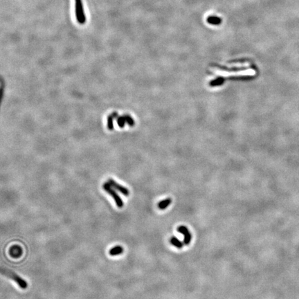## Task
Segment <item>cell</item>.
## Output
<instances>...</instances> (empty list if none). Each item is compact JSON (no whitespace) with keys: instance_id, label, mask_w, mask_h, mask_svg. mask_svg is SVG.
<instances>
[{"instance_id":"cell-1","label":"cell","mask_w":299,"mask_h":299,"mask_svg":"<svg viewBox=\"0 0 299 299\" xmlns=\"http://www.w3.org/2000/svg\"><path fill=\"white\" fill-rule=\"evenodd\" d=\"M1 273L3 275H6V277H8V278L11 279L15 282L21 289H25L28 287V284H27L26 281L23 279L22 278H21L20 275H18L16 273H15L14 271L10 270L8 269L4 268V267H1Z\"/></svg>"},{"instance_id":"cell-2","label":"cell","mask_w":299,"mask_h":299,"mask_svg":"<svg viewBox=\"0 0 299 299\" xmlns=\"http://www.w3.org/2000/svg\"><path fill=\"white\" fill-rule=\"evenodd\" d=\"M103 189L105 190V191L109 195H111L112 198H113L114 200V201H115L116 204V206H117L118 208L121 209V208L123 207L124 203H123V201L122 199L120 198V197L119 195H118L117 192H116V190H114V188H112V186L110 185V184L108 183V182H106V183L103 184Z\"/></svg>"},{"instance_id":"cell-3","label":"cell","mask_w":299,"mask_h":299,"mask_svg":"<svg viewBox=\"0 0 299 299\" xmlns=\"http://www.w3.org/2000/svg\"><path fill=\"white\" fill-rule=\"evenodd\" d=\"M75 10L76 20L80 24H84L86 22V17L82 0H75Z\"/></svg>"},{"instance_id":"cell-4","label":"cell","mask_w":299,"mask_h":299,"mask_svg":"<svg viewBox=\"0 0 299 299\" xmlns=\"http://www.w3.org/2000/svg\"><path fill=\"white\" fill-rule=\"evenodd\" d=\"M213 71H215V73L219 74V75H221L222 76H245V75H249V76H253L256 73V72L253 71V69H247L245 70V71H233V72H228V71H222V70H219L218 69H213Z\"/></svg>"},{"instance_id":"cell-5","label":"cell","mask_w":299,"mask_h":299,"mask_svg":"<svg viewBox=\"0 0 299 299\" xmlns=\"http://www.w3.org/2000/svg\"><path fill=\"white\" fill-rule=\"evenodd\" d=\"M107 182L112 186V188H114V189L116 190H118V191H119L120 192H121L123 195L126 197L129 196V195H130V190H128V188H127L126 187H125V186H123L122 185H120V184H118L117 182L115 181L112 179H108Z\"/></svg>"},{"instance_id":"cell-6","label":"cell","mask_w":299,"mask_h":299,"mask_svg":"<svg viewBox=\"0 0 299 299\" xmlns=\"http://www.w3.org/2000/svg\"><path fill=\"white\" fill-rule=\"evenodd\" d=\"M177 231L184 235V245H189L190 241H191L192 235L191 233H190V231L188 229V228L185 226H179V227L177 228Z\"/></svg>"},{"instance_id":"cell-7","label":"cell","mask_w":299,"mask_h":299,"mask_svg":"<svg viewBox=\"0 0 299 299\" xmlns=\"http://www.w3.org/2000/svg\"><path fill=\"white\" fill-rule=\"evenodd\" d=\"M123 251H124L123 247H121V246H116V247H114L109 250V253L110 256H115L123 253Z\"/></svg>"},{"instance_id":"cell-8","label":"cell","mask_w":299,"mask_h":299,"mask_svg":"<svg viewBox=\"0 0 299 299\" xmlns=\"http://www.w3.org/2000/svg\"><path fill=\"white\" fill-rule=\"evenodd\" d=\"M224 81H225L224 78L219 77L218 78H216L215 80H211V81L209 82V86L211 87H215L222 85V84H224Z\"/></svg>"},{"instance_id":"cell-9","label":"cell","mask_w":299,"mask_h":299,"mask_svg":"<svg viewBox=\"0 0 299 299\" xmlns=\"http://www.w3.org/2000/svg\"><path fill=\"white\" fill-rule=\"evenodd\" d=\"M172 202V199L170 198H167L164 200L161 201L160 202H159L158 203V208L161 210H164L166 209L167 207H168V206Z\"/></svg>"},{"instance_id":"cell-10","label":"cell","mask_w":299,"mask_h":299,"mask_svg":"<svg viewBox=\"0 0 299 299\" xmlns=\"http://www.w3.org/2000/svg\"><path fill=\"white\" fill-rule=\"evenodd\" d=\"M170 243L173 246H175V247H176L177 248H179V249H181V248L183 247L184 245V243L181 242L180 241L179 239H178L177 237H175V236L172 237L170 238Z\"/></svg>"},{"instance_id":"cell-11","label":"cell","mask_w":299,"mask_h":299,"mask_svg":"<svg viewBox=\"0 0 299 299\" xmlns=\"http://www.w3.org/2000/svg\"><path fill=\"white\" fill-rule=\"evenodd\" d=\"M125 119H126V121L127 123L128 124L129 126L132 127L135 125V121L134 120V118L131 116L130 114H124L123 115Z\"/></svg>"},{"instance_id":"cell-12","label":"cell","mask_w":299,"mask_h":299,"mask_svg":"<svg viewBox=\"0 0 299 299\" xmlns=\"http://www.w3.org/2000/svg\"><path fill=\"white\" fill-rule=\"evenodd\" d=\"M114 116L111 114H109L107 117V129L109 130H114V123H113V119H114Z\"/></svg>"},{"instance_id":"cell-13","label":"cell","mask_w":299,"mask_h":299,"mask_svg":"<svg viewBox=\"0 0 299 299\" xmlns=\"http://www.w3.org/2000/svg\"><path fill=\"white\" fill-rule=\"evenodd\" d=\"M117 119V123L118 126L120 127V128H124L125 124H126V119H125L123 116H118V117L116 118Z\"/></svg>"},{"instance_id":"cell-14","label":"cell","mask_w":299,"mask_h":299,"mask_svg":"<svg viewBox=\"0 0 299 299\" xmlns=\"http://www.w3.org/2000/svg\"><path fill=\"white\" fill-rule=\"evenodd\" d=\"M249 65V63L245 62V63H233V64H231L229 66L230 67H248Z\"/></svg>"}]
</instances>
